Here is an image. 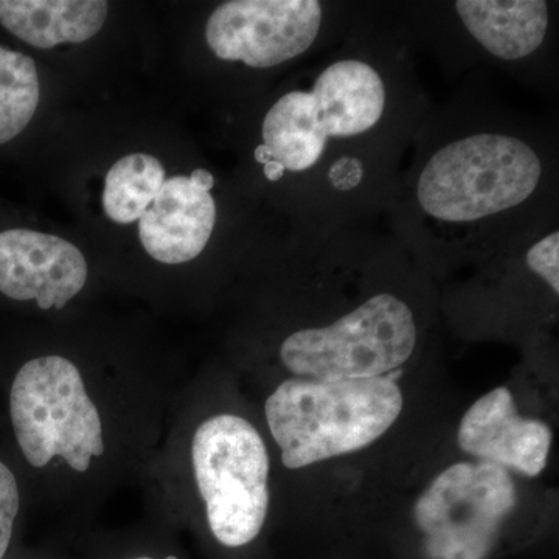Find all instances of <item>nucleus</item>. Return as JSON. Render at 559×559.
<instances>
[{
    "mask_svg": "<svg viewBox=\"0 0 559 559\" xmlns=\"http://www.w3.org/2000/svg\"><path fill=\"white\" fill-rule=\"evenodd\" d=\"M340 13L320 0H230L210 14L205 40L221 61L275 69L318 55L337 32Z\"/></svg>",
    "mask_w": 559,
    "mask_h": 559,
    "instance_id": "6e6552de",
    "label": "nucleus"
},
{
    "mask_svg": "<svg viewBox=\"0 0 559 559\" xmlns=\"http://www.w3.org/2000/svg\"><path fill=\"white\" fill-rule=\"evenodd\" d=\"M518 503L509 471L459 462L441 471L414 509L421 559H492Z\"/></svg>",
    "mask_w": 559,
    "mask_h": 559,
    "instance_id": "0eeeda50",
    "label": "nucleus"
},
{
    "mask_svg": "<svg viewBox=\"0 0 559 559\" xmlns=\"http://www.w3.org/2000/svg\"><path fill=\"white\" fill-rule=\"evenodd\" d=\"M165 182V168L150 154H130L108 171L103 209L114 223L131 224L142 218Z\"/></svg>",
    "mask_w": 559,
    "mask_h": 559,
    "instance_id": "2eb2a0df",
    "label": "nucleus"
},
{
    "mask_svg": "<svg viewBox=\"0 0 559 559\" xmlns=\"http://www.w3.org/2000/svg\"><path fill=\"white\" fill-rule=\"evenodd\" d=\"M72 543L80 546L81 559H189L179 533L146 510L130 527H91Z\"/></svg>",
    "mask_w": 559,
    "mask_h": 559,
    "instance_id": "4468645a",
    "label": "nucleus"
},
{
    "mask_svg": "<svg viewBox=\"0 0 559 559\" xmlns=\"http://www.w3.org/2000/svg\"><path fill=\"white\" fill-rule=\"evenodd\" d=\"M460 450L480 462L536 477L546 469L554 433L546 423L520 415L513 393L498 388L477 400L459 426Z\"/></svg>",
    "mask_w": 559,
    "mask_h": 559,
    "instance_id": "9d476101",
    "label": "nucleus"
},
{
    "mask_svg": "<svg viewBox=\"0 0 559 559\" xmlns=\"http://www.w3.org/2000/svg\"><path fill=\"white\" fill-rule=\"evenodd\" d=\"M418 337L411 305L380 290L329 323L293 331L280 342L277 356L289 377L377 380L390 377L414 356Z\"/></svg>",
    "mask_w": 559,
    "mask_h": 559,
    "instance_id": "423d86ee",
    "label": "nucleus"
},
{
    "mask_svg": "<svg viewBox=\"0 0 559 559\" xmlns=\"http://www.w3.org/2000/svg\"><path fill=\"white\" fill-rule=\"evenodd\" d=\"M272 457L245 414L210 409L197 380L180 390L140 489L145 510L189 532L216 559H245L270 521Z\"/></svg>",
    "mask_w": 559,
    "mask_h": 559,
    "instance_id": "20e7f679",
    "label": "nucleus"
},
{
    "mask_svg": "<svg viewBox=\"0 0 559 559\" xmlns=\"http://www.w3.org/2000/svg\"><path fill=\"white\" fill-rule=\"evenodd\" d=\"M90 282V266L72 242L27 229L0 234V296L64 311Z\"/></svg>",
    "mask_w": 559,
    "mask_h": 559,
    "instance_id": "1a4fd4ad",
    "label": "nucleus"
},
{
    "mask_svg": "<svg viewBox=\"0 0 559 559\" xmlns=\"http://www.w3.org/2000/svg\"><path fill=\"white\" fill-rule=\"evenodd\" d=\"M31 502L20 471L0 448V559H10L22 544Z\"/></svg>",
    "mask_w": 559,
    "mask_h": 559,
    "instance_id": "f3484780",
    "label": "nucleus"
},
{
    "mask_svg": "<svg viewBox=\"0 0 559 559\" xmlns=\"http://www.w3.org/2000/svg\"><path fill=\"white\" fill-rule=\"evenodd\" d=\"M554 186V151L539 131L496 117L454 124L426 139L401 175L393 234L423 248L514 250L551 229Z\"/></svg>",
    "mask_w": 559,
    "mask_h": 559,
    "instance_id": "7ed1b4c3",
    "label": "nucleus"
},
{
    "mask_svg": "<svg viewBox=\"0 0 559 559\" xmlns=\"http://www.w3.org/2000/svg\"><path fill=\"white\" fill-rule=\"evenodd\" d=\"M190 179L191 182L197 183L198 187L207 191H212L213 187H215V178H213L212 173L202 170V168H198V170L191 173Z\"/></svg>",
    "mask_w": 559,
    "mask_h": 559,
    "instance_id": "6ab92c4d",
    "label": "nucleus"
},
{
    "mask_svg": "<svg viewBox=\"0 0 559 559\" xmlns=\"http://www.w3.org/2000/svg\"><path fill=\"white\" fill-rule=\"evenodd\" d=\"M40 87L35 61L0 47V145L20 135L38 109Z\"/></svg>",
    "mask_w": 559,
    "mask_h": 559,
    "instance_id": "dca6fc26",
    "label": "nucleus"
},
{
    "mask_svg": "<svg viewBox=\"0 0 559 559\" xmlns=\"http://www.w3.org/2000/svg\"><path fill=\"white\" fill-rule=\"evenodd\" d=\"M10 559H72L66 554L64 543L60 539H51L43 546H25L24 543L17 547Z\"/></svg>",
    "mask_w": 559,
    "mask_h": 559,
    "instance_id": "a211bd4d",
    "label": "nucleus"
},
{
    "mask_svg": "<svg viewBox=\"0 0 559 559\" xmlns=\"http://www.w3.org/2000/svg\"><path fill=\"white\" fill-rule=\"evenodd\" d=\"M102 0H0V25L38 49L94 38L105 25Z\"/></svg>",
    "mask_w": 559,
    "mask_h": 559,
    "instance_id": "ddd939ff",
    "label": "nucleus"
},
{
    "mask_svg": "<svg viewBox=\"0 0 559 559\" xmlns=\"http://www.w3.org/2000/svg\"><path fill=\"white\" fill-rule=\"evenodd\" d=\"M425 117L404 44L353 31L272 103L253 159L267 182L310 186L312 231L358 226L389 207Z\"/></svg>",
    "mask_w": 559,
    "mask_h": 559,
    "instance_id": "f03ea898",
    "label": "nucleus"
},
{
    "mask_svg": "<svg viewBox=\"0 0 559 559\" xmlns=\"http://www.w3.org/2000/svg\"><path fill=\"white\" fill-rule=\"evenodd\" d=\"M186 382L153 362L66 349L0 360V448L31 516L72 543L117 492L140 488Z\"/></svg>",
    "mask_w": 559,
    "mask_h": 559,
    "instance_id": "f257e3e1",
    "label": "nucleus"
},
{
    "mask_svg": "<svg viewBox=\"0 0 559 559\" xmlns=\"http://www.w3.org/2000/svg\"><path fill=\"white\" fill-rule=\"evenodd\" d=\"M215 198L186 176L165 179L156 200L143 213L139 237L151 259L178 266L207 248L216 226Z\"/></svg>",
    "mask_w": 559,
    "mask_h": 559,
    "instance_id": "f8f14e48",
    "label": "nucleus"
},
{
    "mask_svg": "<svg viewBox=\"0 0 559 559\" xmlns=\"http://www.w3.org/2000/svg\"><path fill=\"white\" fill-rule=\"evenodd\" d=\"M403 392L392 377L320 381L288 377L263 401V418L286 469L364 450L403 412Z\"/></svg>",
    "mask_w": 559,
    "mask_h": 559,
    "instance_id": "39448f33",
    "label": "nucleus"
},
{
    "mask_svg": "<svg viewBox=\"0 0 559 559\" xmlns=\"http://www.w3.org/2000/svg\"><path fill=\"white\" fill-rule=\"evenodd\" d=\"M450 11L466 44L503 66L539 57L554 33V7L546 0H457Z\"/></svg>",
    "mask_w": 559,
    "mask_h": 559,
    "instance_id": "9b49d317",
    "label": "nucleus"
}]
</instances>
